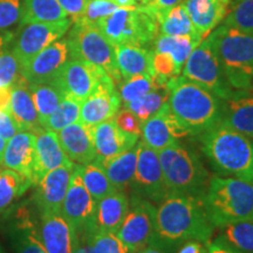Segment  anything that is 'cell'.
I'll use <instances>...</instances> for the list:
<instances>
[{
	"label": "cell",
	"mask_w": 253,
	"mask_h": 253,
	"mask_svg": "<svg viewBox=\"0 0 253 253\" xmlns=\"http://www.w3.org/2000/svg\"><path fill=\"white\" fill-rule=\"evenodd\" d=\"M185 136L186 134L173 118L168 101L157 113L142 123V142L157 153L178 143Z\"/></svg>",
	"instance_id": "obj_17"
},
{
	"label": "cell",
	"mask_w": 253,
	"mask_h": 253,
	"mask_svg": "<svg viewBox=\"0 0 253 253\" xmlns=\"http://www.w3.org/2000/svg\"><path fill=\"white\" fill-rule=\"evenodd\" d=\"M9 108V90L0 89V109Z\"/></svg>",
	"instance_id": "obj_54"
},
{
	"label": "cell",
	"mask_w": 253,
	"mask_h": 253,
	"mask_svg": "<svg viewBox=\"0 0 253 253\" xmlns=\"http://www.w3.org/2000/svg\"><path fill=\"white\" fill-rule=\"evenodd\" d=\"M115 125L119 126L121 130L128 134L137 135L141 137V129H142V122L138 120L137 116L134 113H131L130 110L126 107L119 109V112L115 114V116L113 118Z\"/></svg>",
	"instance_id": "obj_47"
},
{
	"label": "cell",
	"mask_w": 253,
	"mask_h": 253,
	"mask_svg": "<svg viewBox=\"0 0 253 253\" xmlns=\"http://www.w3.org/2000/svg\"><path fill=\"white\" fill-rule=\"evenodd\" d=\"M137 166L130 188L132 194L150 201L151 203H161L170 190L164 179L158 153L147 147L143 142L137 143Z\"/></svg>",
	"instance_id": "obj_11"
},
{
	"label": "cell",
	"mask_w": 253,
	"mask_h": 253,
	"mask_svg": "<svg viewBox=\"0 0 253 253\" xmlns=\"http://www.w3.org/2000/svg\"><path fill=\"white\" fill-rule=\"evenodd\" d=\"M90 242L94 253H130L115 232L94 230L90 232Z\"/></svg>",
	"instance_id": "obj_42"
},
{
	"label": "cell",
	"mask_w": 253,
	"mask_h": 253,
	"mask_svg": "<svg viewBox=\"0 0 253 253\" xmlns=\"http://www.w3.org/2000/svg\"><path fill=\"white\" fill-rule=\"evenodd\" d=\"M71 25L72 20L69 19L52 23L27 24L12 47V53L20 63L21 68L39 54L41 50L65 36Z\"/></svg>",
	"instance_id": "obj_12"
},
{
	"label": "cell",
	"mask_w": 253,
	"mask_h": 253,
	"mask_svg": "<svg viewBox=\"0 0 253 253\" xmlns=\"http://www.w3.org/2000/svg\"><path fill=\"white\" fill-rule=\"evenodd\" d=\"M197 138L202 153L217 175L253 183V138L223 125Z\"/></svg>",
	"instance_id": "obj_3"
},
{
	"label": "cell",
	"mask_w": 253,
	"mask_h": 253,
	"mask_svg": "<svg viewBox=\"0 0 253 253\" xmlns=\"http://www.w3.org/2000/svg\"><path fill=\"white\" fill-rule=\"evenodd\" d=\"M81 103L80 101L65 96L58 108L54 110V113L49 115L40 126L48 130L59 132L65 126L80 120Z\"/></svg>",
	"instance_id": "obj_38"
},
{
	"label": "cell",
	"mask_w": 253,
	"mask_h": 253,
	"mask_svg": "<svg viewBox=\"0 0 253 253\" xmlns=\"http://www.w3.org/2000/svg\"><path fill=\"white\" fill-rule=\"evenodd\" d=\"M226 244L243 253H253V219L238 220L218 227Z\"/></svg>",
	"instance_id": "obj_36"
},
{
	"label": "cell",
	"mask_w": 253,
	"mask_h": 253,
	"mask_svg": "<svg viewBox=\"0 0 253 253\" xmlns=\"http://www.w3.org/2000/svg\"><path fill=\"white\" fill-rule=\"evenodd\" d=\"M30 89L41 125L49 115L54 113V110L58 108L66 95L50 82L30 84Z\"/></svg>",
	"instance_id": "obj_37"
},
{
	"label": "cell",
	"mask_w": 253,
	"mask_h": 253,
	"mask_svg": "<svg viewBox=\"0 0 253 253\" xmlns=\"http://www.w3.org/2000/svg\"><path fill=\"white\" fill-rule=\"evenodd\" d=\"M91 132L96 151L95 162L99 163L131 149L140 141V136L121 130L113 119L91 126Z\"/></svg>",
	"instance_id": "obj_20"
},
{
	"label": "cell",
	"mask_w": 253,
	"mask_h": 253,
	"mask_svg": "<svg viewBox=\"0 0 253 253\" xmlns=\"http://www.w3.org/2000/svg\"><path fill=\"white\" fill-rule=\"evenodd\" d=\"M209 243V242H208ZM208 243L189 240L177 250V253H208Z\"/></svg>",
	"instance_id": "obj_52"
},
{
	"label": "cell",
	"mask_w": 253,
	"mask_h": 253,
	"mask_svg": "<svg viewBox=\"0 0 253 253\" xmlns=\"http://www.w3.org/2000/svg\"><path fill=\"white\" fill-rule=\"evenodd\" d=\"M153 69L156 77L170 79L172 77H177V75H181L177 71L175 61L171 58V55H169L168 53H161V52H155L153 50Z\"/></svg>",
	"instance_id": "obj_46"
},
{
	"label": "cell",
	"mask_w": 253,
	"mask_h": 253,
	"mask_svg": "<svg viewBox=\"0 0 253 253\" xmlns=\"http://www.w3.org/2000/svg\"><path fill=\"white\" fill-rule=\"evenodd\" d=\"M119 8L113 0H88L86 8L80 18L90 24H96L101 19L108 17Z\"/></svg>",
	"instance_id": "obj_44"
},
{
	"label": "cell",
	"mask_w": 253,
	"mask_h": 253,
	"mask_svg": "<svg viewBox=\"0 0 253 253\" xmlns=\"http://www.w3.org/2000/svg\"><path fill=\"white\" fill-rule=\"evenodd\" d=\"M231 87L250 89L253 81V32L221 24L205 38Z\"/></svg>",
	"instance_id": "obj_4"
},
{
	"label": "cell",
	"mask_w": 253,
	"mask_h": 253,
	"mask_svg": "<svg viewBox=\"0 0 253 253\" xmlns=\"http://www.w3.org/2000/svg\"><path fill=\"white\" fill-rule=\"evenodd\" d=\"M19 126L15 123L14 119L12 118L9 108L0 109V136L7 142L17 134Z\"/></svg>",
	"instance_id": "obj_48"
},
{
	"label": "cell",
	"mask_w": 253,
	"mask_h": 253,
	"mask_svg": "<svg viewBox=\"0 0 253 253\" xmlns=\"http://www.w3.org/2000/svg\"><path fill=\"white\" fill-rule=\"evenodd\" d=\"M168 96H169L168 87H158L143 96L125 104L123 107L134 113L138 120L143 123L145 120L157 113V110L168 101Z\"/></svg>",
	"instance_id": "obj_39"
},
{
	"label": "cell",
	"mask_w": 253,
	"mask_h": 253,
	"mask_svg": "<svg viewBox=\"0 0 253 253\" xmlns=\"http://www.w3.org/2000/svg\"><path fill=\"white\" fill-rule=\"evenodd\" d=\"M69 58L80 60L102 69L116 87L122 82L115 58V48L95 24L77 19L67 39Z\"/></svg>",
	"instance_id": "obj_8"
},
{
	"label": "cell",
	"mask_w": 253,
	"mask_h": 253,
	"mask_svg": "<svg viewBox=\"0 0 253 253\" xmlns=\"http://www.w3.org/2000/svg\"><path fill=\"white\" fill-rule=\"evenodd\" d=\"M68 59L67 40H56L21 68V73L30 84L50 82Z\"/></svg>",
	"instance_id": "obj_18"
},
{
	"label": "cell",
	"mask_w": 253,
	"mask_h": 253,
	"mask_svg": "<svg viewBox=\"0 0 253 253\" xmlns=\"http://www.w3.org/2000/svg\"><path fill=\"white\" fill-rule=\"evenodd\" d=\"M38 235L47 253H73L77 232L60 212L41 214Z\"/></svg>",
	"instance_id": "obj_21"
},
{
	"label": "cell",
	"mask_w": 253,
	"mask_h": 253,
	"mask_svg": "<svg viewBox=\"0 0 253 253\" xmlns=\"http://www.w3.org/2000/svg\"><path fill=\"white\" fill-rule=\"evenodd\" d=\"M73 253H94L91 248L90 232L88 231L77 232V240H75Z\"/></svg>",
	"instance_id": "obj_50"
},
{
	"label": "cell",
	"mask_w": 253,
	"mask_h": 253,
	"mask_svg": "<svg viewBox=\"0 0 253 253\" xmlns=\"http://www.w3.org/2000/svg\"><path fill=\"white\" fill-rule=\"evenodd\" d=\"M199 43H201L199 41L191 39L189 37H171L158 34L154 41L153 50L168 53L169 55H171L173 61H175L177 71L181 74L186 60Z\"/></svg>",
	"instance_id": "obj_32"
},
{
	"label": "cell",
	"mask_w": 253,
	"mask_h": 253,
	"mask_svg": "<svg viewBox=\"0 0 253 253\" xmlns=\"http://www.w3.org/2000/svg\"><path fill=\"white\" fill-rule=\"evenodd\" d=\"M214 229L199 199L170 192L157 204L149 244L173 253L189 240L210 242Z\"/></svg>",
	"instance_id": "obj_1"
},
{
	"label": "cell",
	"mask_w": 253,
	"mask_h": 253,
	"mask_svg": "<svg viewBox=\"0 0 253 253\" xmlns=\"http://www.w3.org/2000/svg\"><path fill=\"white\" fill-rule=\"evenodd\" d=\"M115 58L122 80L135 75L156 77L153 69V50L136 45H116Z\"/></svg>",
	"instance_id": "obj_29"
},
{
	"label": "cell",
	"mask_w": 253,
	"mask_h": 253,
	"mask_svg": "<svg viewBox=\"0 0 253 253\" xmlns=\"http://www.w3.org/2000/svg\"><path fill=\"white\" fill-rule=\"evenodd\" d=\"M137 153L138 148L136 144L134 148L125 153L116 155L103 162H97L103 168L109 181L118 191H125L128 186H130L137 166Z\"/></svg>",
	"instance_id": "obj_30"
},
{
	"label": "cell",
	"mask_w": 253,
	"mask_h": 253,
	"mask_svg": "<svg viewBox=\"0 0 253 253\" xmlns=\"http://www.w3.org/2000/svg\"><path fill=\"white\" fill-rule=\"evenodd\" d=\"M168 104L186 136L204 134L221 123V99L184 77L177 75L167 84Z\"/></svg>",
	"instance_id": "obj_2"
},
{
	"label": "cell",
	"mask_w": 253,
	"mask_h": 253,
	"mask_svg": "<svg viewBox=\"0 0 253 253\" xmlns=\"http://www.w3.org/2000/svg\"><path fill=\"white\" fill-rule=\"evenodd\" d=\"M184 0H154V1L149 2L148 7L154 9V11H158V9H168V8H171L173 6H177Z\"/></svg>",
	"instance_id": "obj_53"
},
{
	"label": "cell",
	"mask_w": 253,
	"mask_h": 253,
	"mask_svg": "<svg viewBox=\"0 0 253 253\" xmlns=\"http://www.w3.org/2000/svg\"><path fill=\"white\" fill-rule=\"evenodd\" d=\"M77 166L82 182L95 202H99L100 199L118 191L115 186L112 184V182L109 181L103 168L97 162L94 161V162L84 164V166H80V164H77Z\"/></svg>",
	"instance_id": "obj_35"
},
{
	"label": "cell",
	"mask_w": 253,
	"mask_h": 253,
	"mask_svg": "<svg viewBox=\"0 0 253 253\" xmlns=\"http://www.w3.org/2000/svg\"><path fill=\"white\" fill-rule=\"evenodd\" d=\"M119 7H134L137 6V1L136 0H113Z\"/></svg>",
	"instance_id": "obj_55"
},
{
	"label": "cell",
	"mask_w": 253,
	"mask_h": 253,
	"mask_svg": "<svg viewBox=\"0 0 253 253\" xmlns=\"http://www.w3.org/2000/svg\"><path fill=\"white\" fill-rule=\"evenodd\" d=\"M208 253H243L238 250L233 249L232 246L226 244L223 239L217 237L216 239L210 240L208 243Z\"/></svg>",
	"instance_id": "obj_51"
},
{
	"label": "cell",
	"mask_w": 253,
	"mask_h": 253,
	"mask_svg": "<svg viewBox=\"0 0 253 253\" xmlns=\"http://www.w3.org/2000/svg\"><path fill=\"white\" fill-rule=\"evenodd\" d=\"M104 75L106 73L96 66L80 60L68 59L50 84H55L66 96L84 102Z\"/></svg>",
	"instance_id": "obj_13"
},
{
	"label": "cell",
	"mask_w": 253,
	"mask_h": 253,
	"mask_svg": "<svg viewBox=\"0 0 253 253\" xmlns=\"http://www.w3.org/2000/svg\"><path fill=\"white\" fill-rule=\"evenodd\" d=\"M223 24L240 31L253 32V0H235Z\"/></svg>",
	"instance_id": "obj_41"
},
{
	"label": "cell",
	"mask_w": 253,
	"mask_h": 253,
	"mask_svg": "<svg viewBox=\"0 0 253 253\" xmlns=\"http://www.w3.org/2000/svg\"><path fill=\"white\" fill-rule=\"evenodd\" d=\"M155 216L156 207L150 201L135 194L130 196L128 212L116 231V236L129 252L136 253L149 245L154 233Z\"/></svg>",
	"instance_id": "obj_10"
},
{
	"label": "cell",
	"mask_w": 253,
	"mask_h": 253,
	"mask_svg": "<svg viewBox=\"0 0 253 253\" xmlns=\"http://www.w3.org/2000/svg\"><path fill=\"white\" fill-rule=\"evenodd\" d=\"M231 0H185L183 2L192 24L205 39L224 20Z\"/></svg>",
	"instance_id": "obj_26"
},
{
	"label": "cell",
	"mask_w": 253,
	"mask_h": 253,
	"mask_svg": "<svg viewBox=\"0 0 253 253\" xmlns=\"http://www.w3.org/2000/svg\"><path fill=\"white\" fill-rule=\"evenodd\" d=\"M129 210V197L125 191H115L96 202L94 213L95 230L115 232Z\"/></svg>",
	"instance_id": "obj_27"
},
{
	"label": "cell",
	"mask_w": 253,
	"mask_h": 253,
	"mask_svg": "<svg viewBox=\"0 0 253 253\" xmlns=\"http://www.w3.org/2000/svg\"><path fill=\"white\" fill-rule=\"evenodd\" d=\"M0 253H4V252H2V250H1V248H0Z\"/></svg>",
	"instance_id": "obj_61"
},
{
	"label": "cell",
	"mask_w": 253,
	"mask_h": 253,
	"mask_svg": "<svg viewBox=\"0 0 253 253\" xmlns=\"http://www.w3.org/2000/svg\"><path fill=\"white\" fill-rule=\"evenodd\" d=\"M75 164L71 162L46 173L36 185L32 199L40 214L56 213L61 211L63 199L71 184Z\"/></svg>",
	"instance_id": "obj_16"
},
{
	"label": "cell",
	"mask_w": 253,
	"mask_h": 253,
	"mask_svg": "<svg viewBox=\"0 0 253 253\" xmlns=\"http://www.w3.org/2000/svg\"><path fill=\"white\" fill-rule=\"evenodd\" d=\"M136 1L141 2V5H147V4H149V2L154 1V0H136Z\"/></svg>",
	"instance_id": "obj_59"
},
{
	"label": "cell",
	"mask_w": 253,
	"mask_h": 253,
	"mask_svg": "<svg viewBox=\"0 0 253 253\" xmlns=\"http://www.w3.org/2000/svg\"><path fill=\"white\" fill-rule=\"evenodd\" d=\"M201 203L214 227L253 219V183L214 175L210 178Z\"/></svg>",
	"instance_id": "obj_5"
},
{
	"label": "cell",
	"mask_w": 253,
	"mask_h": 253,
	"mask_svg": "<svg viewBox=\"0 0 253 253\" xmlns=\"http://www.w3.org/2000/svg\"><path fill=\"white\" fill-rule=\"evenodd\" d=\"M20 0H0V31L7 30L20 19Z\"/></svg>",
	"instance_id": "obj_45"
},
{
	"label": "cell",
	"mask_w": 253,
	"mask_h": 253,
	"mask_svg": "<svg viewBox=\"0 0 253 253\" xmlns=\"http://www.w3.org/2000/svg\"><path fill=\"white\" fill-rule=\"evenodd\" d=\"M11 238L15 253H47L38 235V225L27 214L12 227Z\"/></svg>",
	"instance_id": "obj_33"
},
{
	"label": "cell",
	"mask_w": 253,
	"mask_h": 253,
	"mask_svg": "<svg viewBox=\"0 0 253 253\" xmlns=\"http://www.w3.org/2000/svg\"><path fill=\"white\" fill-rule=\"evenodd\" d=\"M223 115L220 125L253 138V93L250 89L236 90L229 99L221 100Z\"/></svg>",
	"instance_id": "obj_24"
},
{
	"label": "cell",
	"mask_w": 253,
	"mask_h": 253,
	"mask_svg": "<svg viewBox=\"0 0 253 253\" xmlns=\"http://www.w3.org/2000/svg\"><path fill=\"white\" fill-rule=\"evenodd\" d=\"M118 87L120 99L125 106V104L148 94L149 91L156 89L160 86L157 84L156 77L142 74L135 75V77L126 79V80H122Z\"/></svg>",
	"instance_id": "obj_40"
},
{
	"label": "cell",
	"mask_w": 253,
	"mask_h": 253,
	"mask_svg": "<svg viewBox=\"0 0 253 253\" xmlns=\"http://www.w3.org/2000/svg\"><path fill=\"white\" fill-rule=\"evenodd\" d=\"M12 38V34H6V36H0V54L5 50V46L7 41Z\"/></svg>",
	"instance_id": "obj_57"
},
{
	"label": "cell",
	"mask_w": 253,
	"mask_h": 253,
	"mask_svg": "<svg viewBox=\"0 0 253 253\" xmlns=\"http://www.w3.org/2000/svg\"><path fill=\"white\" fill-rule=\"evenodd\" d=\"M158 158L170 192L186 195L201 201L211 178L201 156L191 148L178 142L158 151Z\"/></svg>",
	"instance_id": "obj_6"
},
{
	"label": "cell",
	"mask_w": 253,
	"mask_h": 253,
	"mask_svg": "<svg viewBox=\"0 0 253 253\" xmlns=\"http://www.w3.org/2000/svg\"><path fill=\"white\" fill-rule=\"evenodd\" d=\"M95 25L113 46L136 45L149 48L160 34L156 18L144 5L119 7Z\"/></svg>",
	"instance_id": "obj_7"
},
{
	"label": "cell",
	"mask_w": 253,
	"mask_h": 253,
	"mask_svg": "<svg viewBox=\"0 0 253 253\" xmlns=\"http://www.w3.org/2000/svg\"><path fill=\"white\" fill-rule=\"evenodd\" d=\"M182 72L185 79L204 87L221 100L229 99L236 91L231 87L207 39L192 50Z\"/></svg>",
	"instance_id": "obj_9"
},
{
	"label": "cell",
	"mask_w": 253,
	"mask_h": 253,
	"mask_svg": "<svg viewBox=\"0 0 253 253\" xmlns=\"http://www.w3.org/2000/svg\"><path fill=\"white\" fill-rule=\"evenodd\" d=\"M136 253H167V252H166V251H163L162 249L157 248V246L149 244L148 246H145L144 249L140 250V251L136 252Z\"/></svg>",
	"instance_id": "obj_56"
},
{
	"label": "cell",
	"mask_w": 253,
	"mask_h": 253,
	"mask_svg": "<svg viewBox=\"0 0 253 253\" xmlns=\"http://www.w3.org/2000/svg\"><path fill=\"white\" fill-rule=\"evenodd\" d=\"M67 19L58 0H24L21 6V25L32 23H52Z\"/></svg>",
	"instance_id": "obj_31"
},
{
	"label": "cell",
	"mask_w": 253,
	"mask_h": 253,
	"mask_svg": "<svg viewBox=\"0 0 253 253\" xmlns=\"http://www.w3.org/2000/svg\"><path fill=\"white\" fill-rule=\"evenodd\" d=\"M36 147H34V167H33V186L56 168L71 163L66 156L58 134L40 126L36 132Z\"/></svg>",
	"instance_id": "obj_19"
},
{
	"label": "cell",
	"mask_w": 253,
	"mask_h": 253,
	"mask_svg": "<svg viewBox=\"0 0 253 253\" xmlns=\"http://www.w3.org/2000/svg\"><path fill=\"white\" fill-rule=\"evenodd\" d=\"M121 103L118 87L106 74L89 96L81 103L79 121L88 126H95L108 121L119 112Z\"/></svg>",
	"instance_id": "obj_15"
},
{
	"label": "cell",
	"mask_w": 253,
	"mask_h": 253,
	"mask_svg": "<svg viewBox=\"0 0 253 253\" xmlns=\"http://www.w3.org/2000/svg\"><path fill=\"white\" fill-rule=\"evenodd\" d=\"M250 90H251L252 93H253V81H252V84H251V87H250Z\"/></svg>",
	"instance_id": "obj_60"
},
{
	"label": "cell",
	"mask_w": 253,
	"mask_h": 253,
	"mask_svg": "<svg viewBox=\"0 0 253 253\" xmlns=\"http://www.w3.org/2000/svg\"><path fill=\"white\" fill-rule=\"evenodd\" d=\"M56 134L66 156L71 162L80 166L94 162L96 151L94 147L91 126L78 121L65 126Z\"/></svg>",
	"instance_id": "obj_22"
},
{
	"label": "cell",
	"mask_w": 253,
	"mask_h": 253,
	"mask_svg": "<svg viewBox=\"0 0 253 253\" xmlns=\"http://www.w3.org/2000/svg\"><path fill=\"white\" fill-rule=\"evenodd\" d=\"M144 7L156 18L160 34L171 37H189L199 42L204 40L195 28L183 4L168 9H158V11L149 8L148 5H144Z\"/></svg>",
	"instance_id": "obj_28"
},
{
	"label": "cell",
	"mask_w": 253,
	"mask_h": 253,
	"mask_svg": "<svg viewBox=\"0 0 253 253\" xmlns=\"http://www.w3.org/2000/svg\"><path fill=\"white\" fill-rule=\"evenodd\" d=\"M32 182L14 170L0 169V213L11 207L31 188Z\"/></svg>",
	"instance_id": "obj_34"
},
{
	"label": "cell",
	"mask_w": 253,
	"mask_h": 253,
	"mask_svg": "<svg viewBox=\"0 0 253 253\" xmlns=\"http://www.w3.org/2000/svg\"><path fill=\"white\" fill-rule=\"evenodd\" d=\"M9 112L20 131L36 132L41 126L30 82L24 75L9 89Z\"/></svg>",
	"instance_id": "obj_25"
},
{
	"label": "cell",
	"mask_w": 253,
	"mask_h": 253,
	"mask_svg": "<svg viewBox=\"0 0 253 253\" xmlns=\"http://www.w3.org/2000/svg\"><path fill=\"white\" fill-rule=\"evenodd\" d=\"M23 77L21 66L12 50H4L0 54V89L9 90Z\"/></svg>",
	"instance_id": "obj_43"
},
{
	"label": "cell",
	"mask_w": 253,
	"mask_h": 253,
	"mask_svg": "<svg viewBox=\"0 0 253 253\" xmlns=\"http://www.w3.org/2000/svg\"><path fill=\"white\" fill-rule=\"evenodd\" d=\"M6 143H7V142H6V141L4 140V138H2L1 136H0V158H1L2 153H4L5 147H6Z\"/></svg>",
	"instance_id": "obj_58"
},
{
	"label": "cell",
	"mask_w": 253,
	"mask_h": 253,
	"mask_svg": "<svg viewBox=\"0 0 253 253\" xmlns=\"http://www.w3.org/2000/svg\"><path fill=\"white\" fill-rule=\"evenodd\" d=\"M95 207H96V202L84 186L78 166L75 164L71 184L63 199L60 213L71 224L75 232H80V231L93 232L95 230Z\"/></svg>",
	"instance_id": "obj_14"
},
{
	"label": "cell",
	"mask_w": 253,
	"mask_h": 253,
	"mask_svg": "<svg viewBox=\"0 0 253 253\" xmlns=\"http://www.w3.org/2000/svg\"><path fill=\"white\" fill-rule=\"evenodd\" d=\"M34 147L36 135L31 131H18L6 143L5 150L0 158V166L14 170L30 179L33 185Z\"/></svg>",
	"instance_id": "obj_23"
},
{
	"label": "cell",
	"mask_w": 253,
	"mask_h": 253,
	"mask_svg": "<svg viewBox=\"0 0 253 253\" xmlns=\"http://www.w3.org/2000/svg\"><path fill=\"white\" fill-rule=\"evenodd\" d=\"M58 1L63 11L67 13V15H71L74 21L84 13L88 0H58Z\"/></svg>",
	"instance_id": "obj_49"
}]
</instances>
